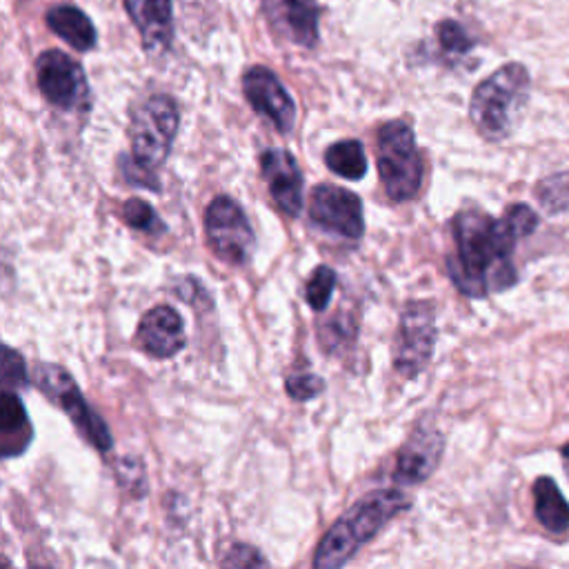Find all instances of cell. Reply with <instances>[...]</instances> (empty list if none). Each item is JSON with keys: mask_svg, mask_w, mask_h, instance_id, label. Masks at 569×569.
Segmentation results:
<instances>
[{"mask_svg": "<svg viewBox=\"0 0 569 569\" xmlns=\"http://www.w3.org/2000/svg\"><path fill=\"white\" fill-rule=\"evenodd\" d=\"M122 218L129 227H133L138 231H147V233H162L164 231V224L156 216L153 207L147 200H140V198H129L124 202Z\"/></svg>", "mask_w": 569, "mask_h": 569, "instance_id": "23", "label": "cell"}, {"mask_svg": "<svg viewBox=\"0 0 569 569\" xmlns=\"http://www.w3.org/2000/svg\"><path fill=\"white\" fill-rule=\"evenodd\" d=\"M378 173L385 193L393 202H407L416 198L422 184L425 164L416 144L411 124L405 120L385 122L376 136Z\"/></svg>", "mask_w": 569, "mask_h": 569, "instance_id": "5", "label": "cell"}, {"mask_svg": "<svg viewBox=\"0 0 569 569\" xmlns=\"http://www.w3.org/2000/svg\"><path fill=\"white\" fill-rule=\"evenodd\" d=\"M533 196L549 216L569 211V169L540 178L533 187Z\"/></svg>", "mask_w": 569, "mask_h": 569, "instance_id": "21", "label": "cell"}, {"mask_svg": "<svg viewBox=\"0 0 569 569\" xmlns=\"http://www.w3.org/2000/svg\"><path fill=\"white\" fill-rule=\"evenodd\" d=\"M242 91L251 109L267 118L276 131L289 133L293 129L296 102L271 69L262 64L249 67L242 76Z\"/></svg>", "mask_w": 569, "mask_h": 569, "instance_id": "11", "label": "cell"}, {"mask_svg": "<svg viewBox=\"0 0 569 569\" xmlns=\"http://www.w3.org/2000/svg\"><path fill=\"white\" fill-rule=\"evenodd\" d=\"M325 164L345 180H360L367 173V156L360 140L345 138L325 149Z\"/></svg>", "mask_w": 569, "mask_h": 569, "instance_id": "20", "label": "cell"}, {"mask_svg": "<svg viewBox=\"0 0 569 569\" xmlns=\"http://www.w3.org/2000/svg\"><path fill=\"white\" fill-rule=\"evenodd\" d=\"M531 78L525 64L507 62L476 84L469 100V118L476 131L491 142L505 140L529 98Z\"/></svg>", "mask_w": 569, "mask_h": 569, "instance_id": "4", "label": "cell"}, {"mask_svg": "<svg viewBox=\"0 0 569 569\" xmlns=\"http://www.w3.org/2000/svg\"><path fill=\"white\" fill-rule=\"evenodd\" d=\"M267 13L284 36L302 47L318 42V7L313 0H267Z\"/></svg>", "mask_w": 569, "mask_h": 569, "instance_id": "16", "label": "cell"}, {"mask_svg": "<svg viewBox=\"0 0 569 569\" xmlns=\"http://www.w3.org/2000/svg\"><path fill=\"white\" fill-rule=\"evenodd\" d=\"M36 82L42 98L62 111L89 107V84L82 67L60 49H47L36 58Z\"/></svg>", "mask_w": 569, "mask_h": 569, "instance_id": "9", "label": "cell"}, {"mask_svg": "<svg viewBox=\"0 0 569 569\" xmlns=\"http://www.w3.org/2000/svg\"><path fill=\"white\" fill-rule=\"evenodd\" d=\"M336 271L327 264H320L313 269V273L307 278L305 282V300L309 302V307L313 311H322L329 300H331V293L336 289Z\"/></svg>", "mask_w": 569, "mask_h": 569, "instance_id": "22", "label": "cell"}, {"mask_svg": "<svg viewBox=\"0 0 569 569\" xmlns=\"http://www.w3.org/2000/svg\"><path fill=\"white\" fill-rule=\"evenodd\" d=\"M138 345L151 358H171L184 347V325L169 305L151 307L138 325Z\"/></svg>", "mask_w": 569, "mask_h": 569, "instance_id": "14", "label": "cell"}, {"mask_svg": "<svg viewBox=\"0 0 569 569\" xmlns=\"http://www.w3.org/2000/svg\"><path fill=\"white\" fill-rule=\"evenodd\" d=\"M136 24L142 44L151 53L169 49L173 40V9L171 0H122Z\"/></svg>", "mask_w": 569, "mask_h": 569, "instance_id": "15", "label": "cell"}, {"mask_svg": "<svg viewBox=\"0 0 569 569\" xmlns=\"http://www.w3.org/2000/svg\"><path fill=\"white\" fill-rule=\"evenodd\" d=\"M47 27L76 51H89L96 47V27L84 11L73 4H56L44 16Z\"/></svg>", "mask_w": 569, "mask_h": 569, "instance_id": "18", "label": "cell"}, {"mask_svg": "<svg viewBox=\"0 0 569 569\" xmlns=\"http://www.w3.org/2000/svg\"><path fill=\"white\" fill-rule=\"evenodd\" d=\"M560 453H562V458H565V462H567V465H569V442H567V445H565V447H562V449H560Z\"/></svg>", "mask_w": 569, "mask_h": 569, "instance_id": "28", "label": "cell"}, {"mask_svg": "<svg viewBox=\"0 0 569 569\" xmlns=\"http://www.w3.org/2000/svg\"><path fill=\"white\" fill-rule=\"evenodd\" d=\"M409 498L398 489H378L365 496L325 533L313 553V567H342L389 520L409 509Z\"/></svg>", "mask_w": 569, "mask_h": 569, "instance_id": "3", "label": "cell"}, {"mask_svg": "<svg viewBox=\"0 0 569 569\" xmlns=\"http://www.w3.org/2000/svg\"><path fill=\"white\" fill-rule=\"evenodd\" d=\"M27 385H29V373H27V365H24L22 356L16 349L4 347V356H2V389L18 391V389H22Z\"/></svg>", "mask_w": 569, "mask_h": 569, "instance_id": "25", "label": "cell"}, {"mask_svg": "<svg viewBox=\"0 0 569 569\" xmlns=\"http://www.w3.org/2000/svg\"><path fill=\"white\" fill-rule=\"evenodd\" d=\"M260 171L280 211L296 218L302 211L305 178L296 158L280 147H269L260 156Z\"/></svg>", "mask_w": 569, "mask_h": 569, "instance_id": "12", "label": "cell"}, {"mask_svg": "<svg viewBox=\"0 0 569 569\" xmlns=\"http://www.w3.org/2000/svg\"><path fill=\"white\" fill-rule=\"evenodd\" d=\"M36 385L38 389L56 402L73 422L78 433L98 451H109L113 445V438L109 433L107 422L91 409V405L84 400L82 391L78 389L71 373L56 365V362H40L36 367Z\"/></svg>", "mask_w": 569, "mask_h": 569, "instance_id": "6", "label": "cell"}, {"mask_svg": "<svg viewBox=\"0 0 569 569\" xmlns=\"http://www.w3.org/2000/svg\"><path fill=\"white\" fill-rule=\"evenodd\" d=\"M533 511L538 522L549 533H567L569 531V502L558 489L556 480L551 476L536 478L533 487Z\"/></svg>", "mask_w": 569, "mask_h": 569, "instance_id": "19", "label": "cell"}, {"mask_svg": "<svg viewBox=\"0 0 569 569\" xmlns=\"http://www.w3.org/2000/svg\"><path fill=\"white\" fill-rule=\"evenodd\" d=\"M325 389V380L318 378L316 373H291L284 380V391L291 400L307 402L316 396H320Z\"/></svg>", "mask_w": 569, "mask_h": 569, "instance_id": "26", "label": "cell"}, {"mask_svg": "<svg viewBox=\"0 0 569 569\" xmlns=\"http://www.w3.org/2000/svg\"><path fill=\"white\" fill-rule=\"evenodd\" d=\"M33 440V427L16 391L2 389L0 396V447L2 458L20 456Z\"/></svg>", "mask_w": 569, "mask_h": 569, "instance_id": "17", "label": "cell"}, {"mask_svg": "<svg viewBox=\"0 0 569 569\" xmlns=\"http://www.w3.org/2000/svg\"><path fill=\"white\" fill-rule=\"evenodd\" d=\"M264 567L269 565L267 558L256 549V547H249V545H233L227 556L222 558V567Z\"/></svg>", "mask_w": 569, "mask_h": 569, "instance_id": "27", "label": "cell"}, {"mask_svg": "<svg viewBox=\"0 0 569 569\" xmlns=\"http://www.w3.org/2000/svg\"><path fill=\"white\" fill-rule=\"evenodd\" d=\"M538 227V213L513 202L500 218L478 209H462L451 220L453 253L447 258V271L456 289L467 298H485L516 284L513 264L516 242L531 236Z\"/></svg>", "mask_w": 569, "mask_h": 569, "instance_id": "1", "label": "cell"}, {"mask_svg": "<svg viewBox=\"0 0 569 569\" xmlns=\"http://www.w3.org/2000/svg\"><path fill=\"white\" fill-rule=\"evenodd\" d=\"M180 124V109L167 93L149 96L136 107L129 124L131 153L120 158L127 182L158 191L156 171L164 164Z\"/></svg>", "mask_w": 569, "mask_h": 569, "instance_id": "2", "label": "cell"}, {"mask_svg": "<svg viewBox=\"0 0 569 569\" xmlns=\"http://www.w3.org/2000/svg\"><path fill=\"white\" fill-rule=\"evenodd\" d=\"M445 451V438L436 427H418L402 442L396 456L393 478L402 485H418L427 480Z\"/></svg>", "mask_w": 569, "mask_h": 569, "instance_id": "13", "label": "cell"}, {"mask_svg": "<svg viewBox=\"0 0 569 569\" xmlns=\"http://www.w3.org/2000/svg\"><path fill=\"white\" fill-rule=\"evenodd\" d=\"M309 218L327 233L358 240L365 231L362 200L336 184H316L309 196Z\"/></svg>", "mask_w": 569, "mask_h": 569, "instance_id": "10", "label": "cell"}, {"mask_svg": "<svg viewBox=\"0 0 569 569\" xmlns=\"http://www.w3.org/2000/svg\"><path fill=\"white\" fill-rule=\"evenodd\" d=\"M436 36H438V42L440 47L451 53V56H465L471 47H473V40L471 36L465 31V27L456 20H442L438 22L436 27Z\"/></svg>", "mask_w": 569, "mask_h": 569, "instance_id": "24", "label": "cell"}, {"mask_svg": "<svg viewBox=\"0 0 569 569\" xmlns=\"http://www.w3.org/2000/svg\"><path fill=\"white\" fill-rule=\"evenodd\" d=\"M436 309L429 300H411L402 309L393 345V369L416 378L429 365L436 347Z\"/></svg>", "mask_w": 569, "mask_h": 569, "instance_id": "7", "label": "cell"}, {"mask_svg": "<svg viewBox=\"0 0 569 569\" xmlns=\"http://www.w3.org/2000/svg\"><path fill=\"white\" fill-rule=\"evenodd\" d=\"M204 236L211 251L229 264H244L256 244L244 209L229 196H216L207 204Z\"/></svg>", "mask_w": 569, "mask_h": 569, "instance_id": "8", "label": "cell"}]
</instances>
